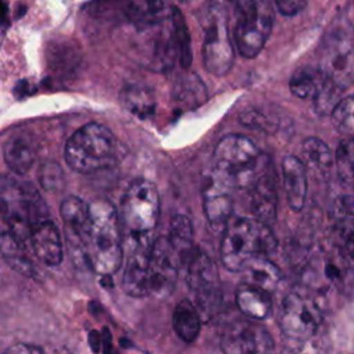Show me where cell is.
<instances>
[{"label": "cell", "instance_id": "cell-35", "mask_svg": "<svg viewBox=\"0 0 354 354\" xmlns=\"http://www.w3.org/2000/svg\"><path fill=\"white\" fill-rule=\"evenodd\" d=\"M278 11L286 17H293L300 12L304 7L307 0H274Z\"/></svg>", "mask_w": 354, "mask_h": 354}, {"label": "cell", "instance_id": "cell-36", "mask_svg": "<svg viewBox=\"0 0 354 354\" xmlns=\"http://www.w3.org/2000/svg\"><path fill=\"white\" fill-rule=\"evenodd\" d=\"M3 354H44L41 347L29 343H15L7 347Z\"/></svg>", "mask_w": 354, "mask_h": 354}, {"label": "cell", "instance_id": "cell-18", "mask_svg": "<svg viewBox=\"0 0 354 354\" xmlns=\"http://www.w3.org/2000/svg\"><path fill=\"white\" fill-rule=\"evenodd\" d=\"M30 248L35 256L48 267L59 266L64 257V246L57 225L50 221H41L33 227L29 236Z\"/></svg>", "mask_w": 354, "mask_h": 354}, {"label": "cell", "instance_id": "cell-7", "mask_svg": "<svg viewBox=\"0 0 354 354\" xmlns=\"http://www.w3.org/2000/svg\"><path fill=\"white\" fill-rule=\"evenodd\" d=\"M160 214L156 187L144 178L134 180L120 203V224L124 238H149Z\"/></svg>", "mask_w": 354, "mask_h": 354}, {"label": "cell", "instance_id": "cell-30", "mask_svg": "<svg viewBox=\"0 0 354 354\" xmlns=\"http://www.w3.org/2000/svg\"><path fill=\"white\" fill-rule=\"evenodd\" d=\"M178 257L191 250L194 245V231L189 218L184 214H177L170 221V230L167 235Z\"/></svg>", "mask_w": 354, "mask_h": 354}, {"label": "cell", "instance_id": "cell-11", "mask_svg": "<svg viewBox=\"0 0 354 354\" xmlns=\"http://www.w3.org/2000/svg\"><path fill=\"white\" fill-rule=\"evenodd\" d=\"M220 346L224 354H272L274 340L270 332L250 318H238L221 332Z\"/></svg>", "mask_w": 354, "mask_h": 354}, {"label": "cell", "instance_id": "cell-33", "mask_svg": "<svg viewBox=\"0 0 354 354\" xmlns=\"http://www.w3.org/2000/svg\"><path fill=\"white\" fill-rule=\"evenodd\" d=\"M335 129L346 138H354V94L342 98L330 113Z\"/></svg>", "mask_w": 354, "mask_h": 354}, {"label": "cell", "instance_id": "cell-4", "mask_svg": "<svg viewBox=\"0 0 354 354\" xmlns=\"http://www.w3.org/2000/svg\"><path fill=\"white\" fill-rule=\"evenodd\" d=\"M116 159V138L101 123L76 130L65 145V160L77 173L90 174L111 167Z\"/></svg>", "mask_w": 354, "mask_h": 354}, {"label": "cell", "instance_id": "cell-9", "mask_svg": "<svg viewBox=\"0 0 354 354\" xmlns=\"http://www.w3.org/2000/svg\"><path fill=\"white\" fill-rule=\"evenodd\" d=\"M180 264L185 271L187 283L196 295L198 304L206 315H210L221 296L217 267L212 259L196 246L180 257Z\"/></svg>", "mask_w": 354, "mask_h": 354}, {"label": "cell", "instance_id": "cell-5", "mask_svg": "<svg viewBox=\"0 0 354 354\" xmlns=\"http://www.w3.org/2000/svg\"><path fill=\"white\" fill-rule=\"evenodd\" d=\"M3 228L19 242H29L35 225L47 218V207L30 184H19L4 178L1 188Z\"/></svg>", "mask_w": 354, "mask_h": 354}, {"label": "cell", "instance_id": "cell-21", "mask_svg": "<svg viewBox=\"0 0 354 354\" xmlns=\"http://www.w3.org/2000/svg\"><path fill=\"white\" fill-rule=\"evenodd\" d=\"M235 303L245 317L254 321L266 319L272 313L271 293L246 282L236 288Z\"/></svg>", "mask_w": 354, "mask_h": 354}, {"label": "cell", "instance_id": "cell-28", "mask_svg": "<svg viewBox=\"0 0 354 354\" xmlns=\"http://www.w3.org/2000/svg\"><path fill=\"white\" fill-rule=\"evenodd\" d=\"M122 101L124 106L136 116L145 119L155 112V98L152 91L140 84L129 86L122 93Z\"/></svg>", "mask_w": 354, "mask_h": 354}, {"label": "cell", "instance_id": "cell-2", "mask_svg": "<svg viewBox=\"0 0 354 354\" xmlns=\"http://www.w3.org/2000/svg\"><path fill=\"white\" fill-rule=\"evenodd\" d=\"M264 155L241 134L223 137L214 148L212 178L228 189H248L254 183Z\"/></svg>", "mask_w": 354, "mask_h": 354}, {"label": "cell", "instance_id": "cell-3", "mask_svg": "<svg viewBox=\"0 0 354 354\" xmlns=\"http://www.w3.org/2000/svg\"><path fill=\"white\" fill-rule=\"evenodd\" d=\"M277 249V238L271 227L256 218L234 217L224 228L220 257L230 271L242 268L256 256H268Z\"/></svg>", "mask_w": 354, "mask_h": 354}, {"label": "cell", "instance_id": "cell-32", "mask_svg": "<svg viewBox=\"0 0 354 354\" xmlns=\"http://www.w3.org/2000/svg\"><path fill=\"white\" fill-rule=\"evenodd\" d=\"M335 165L343 184L354 187V138L343 140L335 153Z\"/></svg>", "mask_w": 354, "mask_h": 354}, {"label": "cell", "instance_id": "cell-22", "mask_svg": "<svg viewBox=\"0 0 354 354\" xmlns=\"http://www.w3.org/2000/svg\"><path fill=\"white\" fill-rule=\"evenodd\" d=\"M3 158L7 167L15 174L28 173L36 158L33 140L24 133L11 136L3 145Z\"/></svg>", "mask_w": 354, "mask_h": 354}, {"label": "cell", "instance_id": "cell-15", "mask_svg": "<svg viewBox=\"0 0 354 354\" xmlns=\"http://www.w3.org/2000/svg\"><path fill=\"white\" fill-rule=\"evenodd\" d=\"M249 198L254 218L271 227L277 220L278 191L275 169L272 160L267 155H264L257 177L249 188Z\"/></svg>", "mask_w": 354, "mask_h": 354}, {"label": "cell", "instance_id": "cell-20", "mask_svg": "<svg viewBox=\"0 0 354 354\" xmlns=\"http://www.w3.org/2000/svg\"><path fill=\"white\" fill-rule=\"evenodd\" d=\"M282 178L288 205L295 212L301 210L307 195V173L300 158L285 156L282 160Z\"/></svg>", "mask_w": 354, "mask_h": 354}, {"label": "cell", "instance_id": "cell-24", "mask_svg": "<svg viewBox=\"0 0 354 354\" xmlns=\"http://www.w3.org/2000/svg\"><path fill=\"white\" fill-rule=\"evenodd\" d=\"M242 272H243L242 282L254 285L270 293L278 286L282 278L279 268L268 259V256L253 257L242 268Z\"/></svg>", "mask_w": 354, "mask_h": 354}, {"label": "cell", "instance_id": "cell-27", "mask_svg": "<svg viewBox=\"0 0 354 354\" xmlns=\"http://www.w3.org/2000/svg\"><path fill=\"white\" fill-rule=\"evenodd\" d=\"M301 162L306 169L326 174L333 165V155L329 147L317 137H308L301 142Z\"/></svg>", "mask_w": 354, "mask_h": 354}, {"label": "cell", "instance_id": "cell-14", "mask_svg": "<svg viewBox=\"0 0 354 354\" xmlns=\"http://www.w3.org/2000/svg\"><path fill=\"white\" fill-rule=\"evenodd\" d=\"M155 239L151 238H126L123 249L126 250V266L122 275V289L131 297L149 296V253Z\"/></svg>", "mask_w": 354, "mask_h": 354}, {"label": "cell", "instance_id": "cell-8", "mask_svg": "<svg viewBox=\"0 0 354 354\" xmlns=\"http://www.w3.org/2000/svg\"><path fill=\"white\" fill-rule=\"evenodd\" d=\"M202 58L205 69L216 76L227 75L234 65L235 44L223 3L213 4L210 10L209 22L205 28Z\"/></svg>", "mask_w": 354, "mask_h": 354}, {"label": "cell", "instance_id": "cell-1", "mask_svg": "<svg viewBox=\"0 0 354 354\" xmlns=\"http://www.w3.org/2000/svg\"><path fill=\"white\" fill-rule=\"evenodd\" d=\"M90 220L87 263L97 274L109 277L120 268L124 253L120 216L112 203L100 199L90 203Z\"/></svg>", "mask_w": 354, "mask_h": 354}, {"label": "cell", "instance_id": "cell-6", "mask_svg": "<svg viewBox=\"0 0 354 354\" xmlns=\"http://www.w3.org/2000/svg\"><path fill=\"white\" fill-rule=\"evenodd\" d=\"M274 0H234L232 39L245 58H254L266 46L274 26Z\"/></svg>", "mask_w": 354, "mask_h": 354}, {"label": "cell", "instance_id": "cell-17", "mask_svg": "<svg viewBox=\"0 0 354 354\" xmlns=\"http://www.w3.org/2000/svg\"><path fill=\"white\" fill-rule=\"evenodd\" d=\"M65 227V235L75 253H80L87 260V245L90 235V205L82 198L71 195L65 198L59 207Z\"/></svg>", "mask_w": 354, "mask_h": 354}, {"label": "cell", "instance_id": "cell-25", "mask_svg": "<svg viewBox=\"0 0 354 354\" xmlns=\"http://www.w3.org/2000/svg\"><path fill=\"white\" fill-rule=\"evenodd\" d=\"M173 328L185 343H192L201 332V315L198 307L188 299L177 303L173 311Z\"/></svg>", "mask_w": 354, "mask_h": 354}, {"label": "cell", "instance_id": "cell-16", "mask_svg": "<svg viewBox=\"0 0 354 354\" xmlns=\"http://www.w3.org/2000/svg\"><path fill=\"white\" fill-rule=\"evenodd\" d=\"M329 227L335 252L347 261H354V196L343 195L333 201Z\"/></svg>", "mask_w": 354, "mask_h": 354}, {"label": "cell", "instance_id": "cell-13", "mask_svg": "<svg viewBox=\"0 0 354 354\" xmlns=\"http://www.w3.org/2000/svg\"><path fill=\"white\" fill-rule=\"evenodd\" d=\"M180 257L167 236H158L149 253V296L167 297L176 285Z\"/></svg>", "mask_w": 354, "mask_h": 354}, {"label": "cell", "instance_id": "cell-23", "mask_svg": "<svg viewBox=\"0 0 354 354\" xmlns=\"http://www.w3.org/2000/svg\"><path fill=\"white\" fill-rule=\"evenodd\" d=\"M330 82L321 66H301L295 71L289 80V88L299 98L315 100Z\"/></svg>", "mask_w": 354, "mask_h": 354}, {"label": "cell", "instance_id": "cell-31", "mask_svg": "<svg viewBox=\"0 0 354 354\" xmlns=\"http://www.w3.org/2000/svg\"><path fill=\"white\" fill-rule=\"evenodd\" d=\"M173 94L174 98L185 106H195L206 98L205 86L202 84V80L194 73H188L183 76L178 82H176Z\"/></svg>", "mask_w": 354, "mask_h": 354}, {"label": "cell", "instance_id": "cell-10", "mask_svg": "<svg viewBox=\"0 0 354 354\" xmlns=\"http://www.w3.org/2000/svg\"><path fill=\"white\" fill-rule=\"evenodd\" d=\"M278 322L288 339L303 342L318 332L322 324V313L313 299L292 292L285 296L281 304Z\"/></svg>", "mask_w": 354, "mask_h": 354}, {"label": "cell", "instance_id": "cell-37", "mask_svg": "<svg viewBox=\"0 0 354 354\" xmlns=\"http://www.w3.org/2000/svg\"><path fill=\"white\" fill-rule=\"evenodd\" d=\"M348 22H350V26H351V30L354 33V6L351 7L350 12H348Z\"/></svg>", "mask_w": 354, "mask_h": 354}, {"label": "cell", "instance_id": "cell-19", "mask_svg": "<svg viewBox=\"0 0 354 354\" xmlns=\"http://www.w3.org/2000/svg\"><path fill=\"white\" fill-rule=\"evenodd\" d=\"M230 191L212 177L203 189V212L209 224L214 228H225L232 218V198Z\"/></svg>", "mask_w": 354, "mask_h": 354}, {"label": "cell", "instance_id": "cell-29", "mask_svg": "<svg viewBox=\"0 0 354 354\" xmlns=\"http://www.w3.org/2000/svg\"><path fill=\"white\" fill-rule=\"evenodd\" d=\"M171 19L174 28V41L177 48V61L183 69H188L192 61L189 30L181 11L176 7H171Z\"/></svg>", "mask_w": 354, "mask_h": 354}, {"label": "cell", "instance_id": "cell-34", "mask_svg": "<svg viewBox=\"0 0 354 354\" xmlns=\"http://www.w3.org/2000/svg\"><path fill=\"white\" fill-rule=\"evenodd\" d=\"M39 180L41 187L46 191H50V192L59 191L64 185V173L61 166L54 162L41 165L39 171Z\"/></svg>", "mask_w": 354, "mask_h": 354}, {"label": "cell", "instance_id": "cell-12", "mask_svg": "<svg viewBox=\"0 0 354 354\" xmlns=\"http://www.w3.org/2000/svg\"><path fill=\"white\" fill-rule=\"evenodd\" d=\"M319 66L342 88L351 84L354 80V33L344 29L329 33L324 40Z\"/></svg>", "mask_w": 354, "mask_h": 354}, {"label": "cell", "instance_id": "cell-26", "mask_svg": "<svg viewBox=\"0 0 354 354\" xmlns=\"http://www.w3.org/2000/svg\"><path fill=\"white\" fill-rule=\"evenodd\" d=\"M1 254L4 261L17 272L25 277L35 275V266L26 256L24 243L4 228L1 231Z\"/></svg>", "mask_w": 354, "mask_h": 354}]
</instances>
